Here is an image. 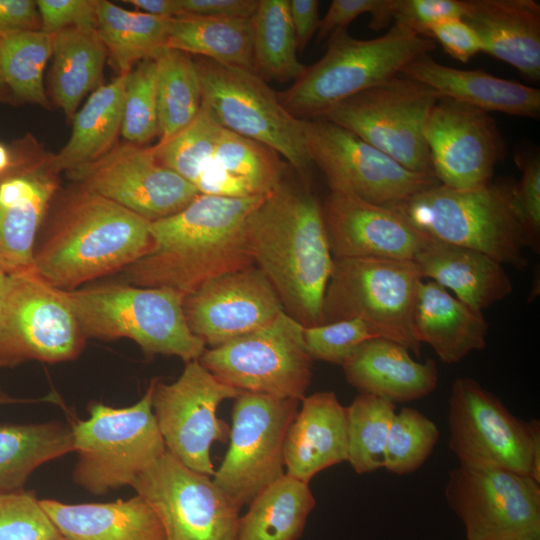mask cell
I'll list each match as a JSON object with an SVG mask.
<instances>
[{
    "mask_svg": "<svg viewBox=\"0 0 540 540\" xmlns=\"http://www.w3.org/2000/svg\"><path fill=\"white\" fill-rule=\"evenodd\" d=\"M126 76L98 86L75 113L71 136L51 163L54 172L75 170L109 152L121 131Z\"/></svg>",
    "mask_w": 540,
    "mask_h": 540,
    "instance_id": "31",
    "label": "cell"
},
{
    "mask_svg": "<svg viewBox=\"0 0 540 540\" xmlns=\"http://www.w3.org/2000/svg\"><path fill=\"white\" fill-rule=\"evenodd\" d=\"M69 175L83 188L150 222L176 214L199 195L190 182L157 159L153 148L122 146Z\"/></svg>",
    "mask_w": 540,
    "mask_h": 540,
    "instance_id": "19",
    "label": "cell"
},
{
    "mask_svg": "<svg viewBox=\"0 0 540 540\" xmlns=\"http://www.w3.org/2000/svg\"><path fill=\"white\" fill-rule=\"evenodd\" d=\"M120 132L136 145L148 143L159 135L155 58L140 61L127 73Z\"/></svg>",
    "mask_w": 540,
    "mask_h": 540,
    "instance_id": "44",
    "label": "cell"
},
{
    "mask_svg": "<svg viewBox=\"0 0 540 540\" xmlns=\"http://www.w3.org/2000/svg\"><path fill=\"white\" fill-rule=\"evenodd\" d=\"M304 342L312 360L343 365L365 341L379 337L361 319L304 327Z\"/></svg>",
    "mask_w": 540,
    "mask_h": 540,
    "instance_id": "46",
    "label": "cell"
},
{
    "mask_svg": "<svg viewBox=\"0 0 540 540\" xmlns=\"http://www.w3.org/2000/svg\"><path fill=\"white\" fill-rule=\"evenodd\" d=\"M55 540H68V539H66L65 537H63V536L61 535L60 537H58V538L55 539Z\"/></svg>",
    "mask_w": 540,
    "mask_h": 540,
    "instance_id": "61",
    "label": "cell"
},
{
    "mask_svg": "<svg viewBox=\"0 0 540 540\" xmlns=\"http://www.w3.org/2000/svg\"><path fill=\"white\" fill-rule=\"evenodd\" d=\"M304 130L312 164L322 171L330 191L387 207L439 184L328 120H304Z\"/></svg>",
    "mask_w": 540,
    "mask_h": 540,
    "instance_id": "15",
    "label": "cell"
},
{
    "mask_svg": "<svg viewBox=\"0 0 540 540\" xmlns=\"http://www.w3.org/2000/svg\"><path fill=\"white\" fill-rule=\"evenodd\" d=\"M166 48L254 70L251 18H171Z\"/></svg>",
    "mask_w": 540,
    "mask_h": 540,
    "instance_id": "35",
    "label": "cell"
},
{
    "mask_svg": "<svg viewBox=\"0 0 540 540\" xmlns=\"http://www.w3.org/2000/svg\"><path fill=\"white\" fill-rule=\"evenodd\" d=\"M11 284V276L7 275L0 269V299H2L8 292Z\"/></svg>",
    "mask_w": 540,
    "mask_h": 540,
    "instance_id": "57",
    "label": "cell"
},
{
    "mask_svg": "<svg viewBox=\"0 0 540 540\" xmlns=\"http://www.w3.org/2000/svg\"><path fill=\"white\" fill-rule=\"evenodd\" d=\"M429 38L436 40L448 55L462 63L482 52L480 37L463 18H449L432 25Z\"/></svg>",
    "mask_w": 540,
    "mask_h": 540,
    "instance_id": "50",
    "label": "cell"
},
{
    "mask_svg": "<svg viewBox=\"0 0 540 540\" xmlns=\"http://www.w3.org/2000/svg\"><path fill=\"white\" fill-rule=\"evenodd\" d=\"M240 393L198 360L187 362L170 384L153 380L152 410L166 450L190 469L212 477L210 448L216 441L226 442L230 432L217 409Z\"/></svg>",
    "mask_w": 540,
    "mask_h": 540,
    "instance_id": "16",
    "label": "cell"
},
{
    "mask_svg": "<svg viewBox=\"0 0 540 540\" xmlns=\"http://www.w3.org/2000/svg\"><path fill=\"white\" fill-rule=\"evenodd\" d=\"M379 0H333L322 19H320L317 41L329 39L363 14L372 15Z\"/></svg>",
    "mask_w": 540,
    "mask_h": 540,
    "instance_id": "51",
    "label": "cell"
},
{
    "mask_svg": "<svg viewBox=\"0 0 540 540\" xmlns=\"http://www.w3.org/2000/svg\"><path fill=\"white\" fill-rule=\"evenodd\" d=\"M55 189L48 174L17 153L0 176V269L7 275L34 271L35 237Z\"/></svg>",
    "mask_w": 540,
    "mask_h": 540,
    "instance_id": "23",
    "label": "cell"
},
{
    "mask_svg": "<svg viewBox=\"0 0 540 540\" xmlns=\"http://www.w3.org/2000/svg\"><path fill=\"white\" fill-rule=\"evenodd\" d=\"M258 1L259 0H179L180 16L252 18L258 6Z\"/></svg>",
    "mask_w": 540,
    "mask_h": 540,
    "instance_id": "52",
    "label": "cell"
},
{
    "mask_svg": "<svg viewBox=\"0 0 540 540\" xmlns=\"http://www.w3.org/2000/svg\"><path fill=\"white\" fill-rule=\"evenodd\" d=\"M515 184L491 180L459 190L439 183L387 207L430 239L473 249L523 270L528 265L524 251L530 243Z\"/></svg>",
    "mask_w": 540,
    "mask_h": 540,
    "instance_id": "4",
    "label": "cell"
},
{
    "mask_svg": "<svg viewBox=\"0 0 540 540\" xmlns=\"http://www.w3.org/2000/svg\"><path fill=\"white\" fill-rule=\"evenodd\" d=\"M0 307H1V303H0Z\"/></svg>",
    "mask_w": 540,
    "mask_h": 540,
    "instance_id": "62",
    "label": "cell"
},
{
    "mask_svg": "<svg viewBox=\"0 0 540 540\" xmlns=\"http://www.w3.org/2000/svg\"><path fill=\"white\" fill-rule=\"evenodd\" d=\"M464 12V0H391L390 5L394 25L427 38L432 25L449 18H463Z\"/></svg>",
    "mask_w": 540,
    "mask_h": 540,
    "instance_id": "47",
    "label": "cell"
},
{
    "mask_svg": "<svg viewBox=\"0 0 540 540\" xmlns=\"http://www.w3.org/2000/svg\"><path fill=\"white\" fill-rule=\"evenodd\" d=\"M16 162V153L0 142V176L10 170Z\"/></svg>",
    "mask_w": 540,
    "mask_h": 540,
    "instance_id": "56",
    "label": "cell"
},
{
    "mask_svg": "<svg viewBox=\"0 0 540 540\" xmlns=\"http://www.w3.org/2000/svg\"><path fill=\"white\" fill-rule=\"evenodd\" d=\"M414 329L420 343L431 346L444 363L453 364L486 346L488 323L481 311L471 309L441 285L421 281Z\"/></svg>",
    "mask_w": 540,
    "mask_h": 540,
    "instance_id": "30",
    "label": "cell"
},
{
    "mask_svg": "<svg viewBox=\"0 0 540 540\" xmlns=\"http://www.w3.org/2000/svg\"><path fill=\"white\" fill-rule=\"evenodd\" d=\"M97 0H37L41 27L47 34L67 28L97 30Z\"/></svg>",
    "mask_w": 540,
    "mask_h": 540,
    "instance_id": "48",
    "label": "cell"
},
{
    "mask_svg": "<svg viewBox=\"0 0 540 540\" xmlns=\"http://www.w3.org/2000/svg\"><path fill=\"white\" fill-rule=\"evenodd\" d=\"M214 162L244 181L255 195H267L283 180L285 165L278 153L268 146L222 128Z\"/></svg>",
    "mask_w": 540,
    "mask_h": 540,
    "instance_id": "41",
    "label": "cell"
},
{
    "mask_svg": "<svg viewBox=\"0 0 540 540\" xmlns=\"http://www.w3.org/2000/svg\"><path fill=\"white\" fill-rule=\"evenodd\" d=\"M159 516L168 540H236L239 510L212 477L167 450L130 485Z\"/></svg>",
    "mask_w": 540,
    "mask_h": 540,
    "instance_id": "17",
    "label": "cell"
},
{
    "mask_svg": "<svg viewBox=\"0 0 540 540\" xmlns=\"http://www.w3.org/2000/svg\"><path fill=\"white\" fill-rule=\"evenodd\" d=\"M40 504L68 540H168L159 516L139 495L107 503Z\"/></svg>",
    "mask_w": 540,
    "mask_h": 540,
    "instance_id": "28",
    "label": "cell"
},
{
    "mask_svg": "<svg viewBox=\"0 0 540 540\" xmlns=\"http://www.w3.org/2000/svg\"><path fill=\"white\" fill-rule=\"evenodd\" d=\"M284 443L285 474L310 483L326 468L347 461V409L335 393L304 396Z\"/></svg>",
    "mask_w": 540,
    "mask_h": 540,
    "instance_id": "24",
    "label": "cell"
},
{
    "mask_svg": "<svg viewBox=\"0 0 540 540\" xmlns=\"http://www.w3.org/2000/svg\"><path fill=\"white\" fill-rule=\"evenodd\" d=\"M246 239L284 311L304 327L321 325L334 258L318 199L284 179L249 215Z\"/></svg>",
    "mask_w": 540,
    "mask_h": 540,
    "instance_id": "2",
    "label": "cell"
},
{
    "mask_svg": "<svg viewBox=\"0 0 540 540\" xmlns=\"http://www.w3.org/2000/svg\"><path fill=\"white\" fill-rule=\"evenodd\" d=\"M183 311L191 332L213 348L266 326L284 309L253 265L206 282L183 298Z\"/></svg>",
    "mask_w": 540,
    "mask_h": 540,
    "instance_id": "21",
    "label": "cell"
},
{
    "mask_svg": "<svg viewBox=\"0 0 540 540\" xmlns=\"http://www.w3.org/2000/svg\"><path fill=\"white\" fill-rule=\"evenodd\" d=\"M96 15L98 35L120 75L166 48L171 18L126 10L106 0H97Z\"/></svg>",
    "mask_w": 540,
    "mask_h": 540,
    "instance_id": "36",
    "label": "cell"
},
{
    "mask_svg": "<svg viewBox=\"0 0 540 540\" xmlns=\"http://www.w3.org/2000/svg\"><path fill=\"white\" fill-rule=\"evenodd\" d=\"M0 303V367L67 361L83 349L85 336L60 289L35 271L11 276Z\"/></svg>",
    "mask_w": 540,
    "mask_h": 540,
    "instance_id": "14",
    "label": "cell"
},
{
    "mask_svg": "<svg viewBox=\"0 0 540 540\" xmlns=\"http://www.w3.org/2000/svg\"><path fill=\"white\" fill-rule=\"evenodd\" d=\"M252 22L254 71L265 81H295L306 66L297 58L289 0H259Z\"/></svg>",
    "mask_w": 540,
    "mask_h": 540,
    "instance_id": "37",
    "label": "cell"
},
{
    "mask_svg": "<svg viewBox=\"0 0 540 540\" xmlns=\"http://www.w3.org/2000/svg\"><path fill=\"white\" fill-rule=\"evenodd\" d=\"M9 96H11V93L6 85L0 65V100H6Z\"/></svg>",
    "mask_w": 540,
    "mask_h": 540,
    "instance_id": "58",
    "label": "cell"
},
{
    "mask_svg": "<svg viewBox=\"0 0 540 540\" xmlns=\"http://www.w3.org/2000/svg\"><path fill=\"white\" fill-rule=\"evenodd\" d=\"M223 126L212 111L202 103L197 117L169 140L154 147L157 159L193 186L213 158Z\"/></svg>",
    "mask_w": 540,
    "mask_h": 540,
    "instance_id": "42",
    "label": "cell"
},
{
    "mask_svg": "<svg viewBox=\"0 0 540 540\" xmlns=\"http://www.w3.org/2000/svg\"><path fill=\"white\" fill-rule=\"evenodd\" d=\"M514 540H540V533L525 535Z\"/></svg>",
    "mask_w": 540,
    "mask_h": 540,
    "instance_id": "60",
    "label": "cell"
},
{
    "mask_svg": "<svg viewBox=\"0 0 540 540\" xmlns=\"http://www.w3.org/2000/svg\"><path fill=\"white\" fill-rule=\"evenodd\" d=\"M448 427L459 465L499 468L540 481L539 422L518 419L476 380L454 381Z\"/></svg>",
    "mask_w": 540,
    "mask_h": 540,
    "instance_id": "10",
    "label": "cell"
},
{
    "mask_svg": "<svg viewBox=\"0 0 540 540\" xmlns=\"http://www.w3.org/2000/svg\"><path fill=\"white\" fill-rule=\"evenodd\" d=\"M153 380L135 404L89 406V418L72 426L78 458L74 482L94 495L131 485L166 447L152 410Z\"/></svg>",
    "mask_w": 540,
    "mask_h": 540,
    "instance_id": "8",
    "label": "cell"
},
{
    "mask_svg": "<svg viewBox=\"0 0 540 540\" xmlns=\"http://www.w3.org/2000/svg\"><path fill=\"white\" fill-rule=\"evenodd\" d=\"M60 536L32 492L0 494V540H55Z\"/></svg>",
    "mask_w": 540,
    "mask_h": 540,
    "instance_id": "45",
    "label": "cell"
},
{
    "mask_svg": "<svg viewBox=\"0 0 540 540\" xmlns=\"http://www.w3.org/2000/svg\"><path fill=\"white\" fill-rule=\"evenodd\" d=\"M20 400L13 399L0 391V404L19 402Z\"/></svg>",
    "mask_w": 540,
    "mask_h": 540,
    "instance_id": "59",
    "label": "cell"
},
{
    "mask_svg": "<svg viewBox=\"0 0 540 540\" xmlns=\"http://www.w3.org/2000/svg\"><path fill=\"white\" fill-rule=\"evenodd\" d=\"M318 10L317 0H289V13L299 50H303L318 31L320 23Z\"/></svg>",
    "mask_w": 540,
    "mask_h": 540,
    "instance_id": "54",
    "label": "cell"
},
{
    "mask_svg": "<svg viewBox=\"0 0 540 540\" xmlns=\"http://www.w3.org/2000/svg\"><path fill=\"white\" fill-rule=\"evenodd\" d=\"M51 36L52 95L73 118L83 97L102 78L107 49L96 29L67 28Z\"/></svg>",
    "mask_w": 540,
    "mask_h": 540,
    "instance_id": "32",
    "label": "cell"
},
{
    "mask_svg": "<svg viewBox=\"0 0 540 540\" xmlns=\"http://www.w3.org/2000/svg\"><path fill=\"white\" fill-rule=\"evenodd\" d=\"M85 336L129 338L148 354L198 360L206 345L189 329L183 296L166 287L105 283L60 290Z\"/></svg>",
    "mask_w": 540,
    "mask_h": 540,
    "instance_id": "5",
    "label": "cell"
},
{
    "mask_svg": "<svg viewBox=\"0 0 540 540\" xmlns=\"http://www.w3.org/2000/svg\"><path fill=\"white\" fill-rule=\"evenodd\" d=\"M137 7L140 12L163 18L180 16L179 0H125Z\"/></svg>",
    "mask_w": 540,
    "mask_h": 540,
    "instance_id": "55",
    "label": "cell"
},
{
    "mask_svg": "<svg viewBox=\"0 0 540 540\" xmlns=\"http://www.w3.org/2000/svg\"><path fill=\"white\" fill-rule=\"evenodd\" d=\"M52 55V36L41 30L0 38V65L12 97L21 102L50 106L43 75Z\"/></svg>",
    "mask_w": 540,
    "mask_h": 540,
    "instance_id": "39",
    "label": "cell"
},
{
    "mask_svg": "<svg viewBox=\"0 0 540 540\" xmlns=\"http://www.w3.org/2000/svg\"><path fill=\"white\" fill-rule=\"evenodd\" d=\"M438 438L433 421L416 409L403 408L393 418L383 468L398 475L415 472L426 462Z\"/></svg>",
    "mask_w": 540,
    "mask_h": 540,
    "instance_id": "43",
    "label": "cell"
},
{
    "mask_svg": "<svg viewBox=\"0 0 540 540\" xmlns=\"http://www.w3.org/2000/svg\"><path fill=\"white\" fill-rule=\"evenodd\" d=\"M304 326L282 311L272 322L225 344L206 348L198 361L240 392L301 400L312 380Z\"/></svg>",
    "mask_w": 540,
    "mask_h": 540,
    "instance_id": "12",
    "label": "cell"
},
{
    "mask_svg": "<svg viewBox=\"0 0 540 540\" xmlns=\"http://www.w3.org/2000/svg\"><path fill=\"white\" fill-rule=\"evenodd\" d=\"M72 451V427L63 423L1 424L0 494L23 490L36 468Z\"/></svg>",
    "mask_w": 540,
    "mask_h": 540,
    "instance_id": "34",
    "label": "cell"
},
{
    "mask_svg": "<svg viewBox=\"0 0 540 540\" xmlns=\"http://www.w3.org/2000/svg\"><path fill=\"white\" fill-rule=\"evenodd\" d=\"M342 367L347 382L361 394L394 404L421 399L438 384L434 360L418 362L407 348L382 337L362 343Z\"/></svg>",
    "mask_w": 540,
    "mask_h": 540,
    "instance_id": "26",
    "label": "cell"
},
{
    "mask_svg": "<svg viewBox=\"0 0 540 540\" xmlns=\"http://www.w3.org/2000/svg\"><path fill=\"white\" fill-rule=\"evenodd\" d=\"M299 402L252 392L235 398L229 448L212 480L240 508L285 474V437Z\"/></svg>",
    "mask_w": 540,
    "mask_h": 540,
    "instance_id": "13",
    "label": "cell"
},
{
    "mask_svg": "<svg viewBox=\"0 0 540 540\" xmlns=\"http://www.w3.org/2000/svg\"><path fill=\"white\" fill-rule=\"evenodd\" d=\"M422 276L412 261L334 259L322 305V323L361 319L379 337L420 356L414 309Z\"/></svg>",
    "mask_w": 540,
    "mask_h": 540,
    "instance_id": "7",
    "label": "cell"
},
{
    "mask_svg": "<svg viewBox=\"0 0 540 540\" xmlns=\"http://www.w3.org/2000/svg\"><path fill=\"white\" fill-rule=\"evenodd\" d=\"M425 138L435 178L453 189L488 183L505 156V141L489 112L449 98L435 104Z\"/></svg>",
    "mask_w": 540,
    "mask_h": 540,
    "instance_id": "20",
    "label": "cell"
},
{
    "mask_svg": "<svg viewBox=\"0 0 540 540\" xmlns=\"http://www.w3.org/2000/svg\"><path fill=\"white\" fill-rule=\"evenodd\" d=\"M414 263L422 278L450 289L458 300L481 311L506 298L513 290L503 265L465 247L431 240Z\"/></svg>",
    "mask_w": 540,
    "mask_h": 540,
    "instance_id": "29",
    "label": "cell"
},
{
    "mask_svg": "<svg viewBox=\"0 0 540 540\" xmlns=\"http://www.w3.org/2000/svg\"><path fill=\"white\" fill-rule=\"evenodd\" d=\"M203 103L220 124L273 149L306 178L310 159L304 120L293 116L277 92L253 69L202 58L196 61Z\"/></svg>",
    "mask_w": 540,
    "mask_h": 540,
    "instance_id": "11",
    "label": "cell"
},
{
    "mask_svg": "<svg viewBox=\"0 0 540 540\" xmlns=\"http://www.w3.org/2000/svg\"><path fill=\"white\" fill-rule=\"evenodd\" d=\"M522 177L515 184V197L530 243L539 252L540 240V159L538 155L519 161Z\"/></svg>",
    "mask_w": 540,
    "mask_h": 540,
    "instance_id": "49",
    "label": "cell"
},
{
    "mask_svg": "<svg viewBox=\"0 0 540 540\" xmlns=\"http://www.w3.org/2000/svg\"><path fill=\"white\" fill-rule=\"evenodd\" d=\"M439 99L428 86L400 74L341 101L318 118L349 130L403 167L435 177L425 129Z\"/></svg>",
    "mask_w": 540,
    "mask_h": 540,
    "instance_id": "9",
    "label": "cell"
},
{
    "mask_svg": "<svg viewBox=\"0 0 540 540\" xmlns=\"http://www.w3.org/2000/svg\"><path fill=\"white\" fill-rule=\"evenodd\" d=\"M402 75L416 80L440 98H449L486 112L538 118L540 90L496 77L481 69L462 70L436 62L429 54L409 63Z\"/></svg>",
    "mask_w": 540,
    "mask_h": 540,
    "instance_id": "27",
    "label": "cell"
},
{
    "mask_svg": "<svg viewBox=\"0 0 540 540\" xmlns=\"http://www.w3.org/2000/svg\"><path fill=\"white\" fill-rule=\"evenodd\" d=\"M40 27L36 1L0 0V38Z\"/></svg>",
    "mask_w": 540,
    "mask_h": 540,
    "instance_id": "53",
    "label": "cell"
},
{
    "mask_svg": "<svg viewBox=\"0 0 540 540\" xmlns=\"http://www.w3.org/2000/svg\"><path fill=\"white\" fill-rule=\"evenodd\" d=\"M346 409L347 461L358 474L383 468L387 439L396 414L395 404L360 393Z\"/></svg>",
    "mask_w": 540,
    "mask_h": 540,
    "instance_id": "40",
    "label": "cell"
},
{
    "mask_svg": "<svg viewBox=\"0 0 540 540\" xmlns=\"http://www.w3.org/2000/svg\"><path fill=\"white\" fill-rule=\"evenodd\" d=\"M445 497L467 540H514L540 533V481L499 468L459 465Z\"/></svg>",
    "mask_w": 540,
    "mask_h": 540,
    "instance_id": "18",
    "label": "cell"
},
{
    "mask_svg": "<svg viewBox=\"0 0 540 540\" xmlns=\"http://www.w3.org/2000/svg\"><path fill=\"white\" fill-rule=\"evenodd\" d=\"M265 196L199 194L176 214L151 222L152 248L124 269L126 281L185 297L214 278L253 266L246 221Z\"/></svg>",
    "mask_w": 540,
    "mask_h": 540,
    "instance_id": "1",
    "label": "cell"
},
{
    "mask_svg": "<svg viewBox=\"0 0 540 540\" xmlns=\"http://www.w3.org/2000/svg\"><path fill=\"white\" fill-rule=\"evenodd\" d=\"M322 211L334 259L414 262L432 240L394 210L350 194L330 191Z\"/></svg>",
    "mask_w": 540,
    "mask_h": 540,
    "instance_id": "22",
    "label": "cell"
},
{
    "mask_svg": "<svg viewBox=\"0 0 540 540\" xmlns=\"http://www.w3.org/2000/svg\"><path fill=\"white\" fill-rule=\"evenodd\" d=\"M157 64V105L159 143L187 127L198 115L203 103L199 71L189 54L162 49Z\"/></svg>",
    "mask_w": 540,
    "mask_h": 540,
    "instance_id": "38",
    "label": "cell"
},
{
    "mask_svg": "<svg viewBox=\"0 0 540 540\" xmlns=\"http://www.w3.org/2000/svg\"><path fill=\"white\" fill-rule=\"evenodd\" d=\"M463 19L476 31L482 52L540 78V4L535 0H464Z\"/></svg>",
    "mask_w": 540,
    "mask_h": 540,
    "instance_id": "25",
    "label": "cell"
},
{
    "mask_svg": "<svg viewBox=\"0 0 540 540\" xmlns=\"http://www.w3.org/2000/svg\"><path fill=\"white\" fill-rule=\"evenodd\" d=\"M151 222L83 188L64 206L34 253V271L69 291L125 269L152 248Z\"/></svg>",
    "mask_w": 540,
    "mask_h": 540,
    "instance_id": "3",
    "label": "cell"
},
{
    "mask_svg": "<svg viewBox=\"0 0 540 540\" xmlns=\"http://www.w3.org/2000/svg\"><path fill=\"white\" fill-rule=\"evenodd\" d=\"M315 505L309 483L284 474L249 504L236 540H297Z\"/></svg>",
    "mask_w": 540,
    "mask_h": 540,
    "instance_id": "33",
    "label": "cell"
},
{
    "mask_svg": "<svg viewBox=\"0 0 540 540\" xmlns=\"http://www.w3.org/2000/svg\"><path fill=\"white\" fill-rule=\"evenodd\" d=\"M434 49L432 39L397 25L369 40L342 30L328 39L322 58L277 95L293 116L315 119L341 101L400 75L409 63Z\"/></svg>",
    "mask_w": 540,
    "mask_h": 540,
    "instance_id": "6",
    "label": "cell"
}]
</instances>
